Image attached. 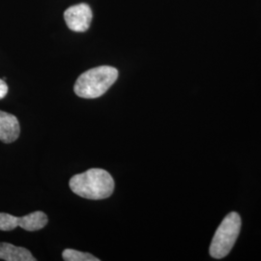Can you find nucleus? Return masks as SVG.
Returning <instances> with one entry per match:
<instances>
[{"instance_id":"obj_9","label":"nucleus","mask_w":261,"mask_h":261,"mask_svg":"<svg viewBox=\"0 0 261 261\" xmlns=\"http://www.w3.org/2000/svg\"><path fill=\"white\" fill-rule=\"evenodd\" d=\"M7 93H8V85L3 80H0V100L3 99Z\"/></svg>"},{"instance_id":"obj_6","label":"nucleus","mask_w":261,"mask_h":261,"mask_svg":"<svg viewBox=\"0 0 261 261\" xmlns=\"http://www.w3.org/2000/svg\"><path fill=\"white\" fill-rule=\"evenodd\" d=\"M20 128L18 118L8 112L0 111V140L12 143L19 139Z\"/></svg>"},{"instance_id":"obj_8","label":"nucleus","mask_w":261,"mask_h":261,"mask_svg":"<svg viewBox=\"0 0 261 261\" xmlns=\"http://www.w3.org/2000/svg\"><path fill=\"white\" fill-rule=\"evenodd\" d=\"M62 257L65 261H100L88 252H79L72 249H66L62 253Z\"/></svg>"},{"instance_id":"obj_1","label":"nucleus","mask_w":261,"mask_h":261,"mask_svg":"<svg viewBox=\"0 0 261 261\" xmlns=\"http://www.w3.org/2000/svg\"><path fill=\"white\" fill-rule=\"evenodd\" d=\"M73 193L91 200L105 199L114 191V180L102 168H91L84 173L74 175L69 182Z\"/></svg>"},{"instance_id":"obj_5","label":"nucleus","mask_w":261,"mask_h":261,"mask_svg":"<svg viewBox=\"0 0 261 261\" xmlns=\"http://www.w3.org/2000/svg\"><path fill=\"white\" fill-rule=\"evenodd\" d=\"M92 18V10L86 3L73 5L64 12V19L67 27L75 32H85L88 30Z\"/></svg>"},{"instance_id":"obj_3","label":"nucleus","mask_w":261,"mask_h":261,"mask_svg":"<svg viewBox=\"0 0 261 261\" xmlns=\"http://www.w3.org/2000/svg\"><path fill=\"white\" fill-rule=\"evenodd\" d=\"M241 228L240 216L231 212L227 215L215 232L210 246V254L214 258L225 257L233 248Z\"/></svg>"},{"instance_id":"obj_2","label":"nucleus","mask_w":261,"mask_h":261,"mask_svg":"<svg viewBox=\"0 0 261 261\" xmlns=\"http://www.w3.org/2000/svg\"><path fill=\"white\" fill-rule=\"evenodd\" d=\"M118 77V71L112 66H99L79 76L75 82V93L84 99L99 98L106 93Z\"/></svg>"},{"instance_id":"obj_4","label":"nucleus","mask_w":261,"mask_h":261,"mask_svg":"<svg viewBox=\"0 0 261 261\" xmlns=\"http://www.w3.org/2000/svg\"><path fill=\"white\" fill-rule=\"evenodd\" d=\"M47 215L42 211H35L23 217L0 213V230L11 231L19 226L28 231H37L47 225Z\"/></svg>"},{"instance_id":"obj_7","label":"nucleus","mask_w":261,"mask_h":261,"mask_svg":"<svg viewBox=\"0 0 261 261\" xmlns=\"http://www.w3.org/2000/svg\"><path fill=\"white\" fill-rule=\"evenodd\" d=\"M0 259L6 261H36V258L28 249L4 242L0 243Z\"/></svg>"}]
</instances>
